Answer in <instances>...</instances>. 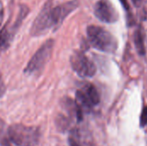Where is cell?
Returning <instances> with one entry per match:
<instances>
[{
	"label": "cell",
	"instance_id": "cell-1",
	"mask_svg": "<svg viewBox=\"0 0 147 146\" xmlns=\"http://www.w3.org/2000/svg\"><path fill=\"white\" fill-rule=\"evenodd\" d=\"M87 37L90 44L98 51L115 53L118 48L116 38L102 27L90 25L87 28Z\"/></svg>",
	"mask_w": 147,
	"mask_h": 146
},
{
	"label": "cell",
	"instance_id": "cell-2",
	"mask_svg": "<svg viewBox=\"0 0 147 146\" xmlns=\"http://www.w3.org/2000/svg\"><path fill=\"white\" fill-rule=\"evenodd\" d=\"M9 139L17 146H35L40 139L39 130L22 124H15L8 129Z\"/></svg>",
	"mask_w": 147,
	"mask_h": 146
},
{
	"label": "cell",
	"instance_id": "cell-3",
	"mask_svg": "<svg viewBox=\"0 0 147 146\" xmlns=\"http://www.w3.org/2000/svg\"><path fill=\"white\" fill-rule=\"evenodd\" d=\"M53 46L54 40L53 39L45 41L28 61L24 72L28 75H40L53 54Z\"/></svg>",
	"mask_w": 147,
	"mask_h": 146
},
{
	"label": "cell",
	"instance_id": "cell-4",
	"mask_svg": "<svg viewBox=\"0 0 147 146\" xmlns=\"http://www.w3.org/2000/svg\"><path fill=\"white\" fill-rule=\"evenodd\" d=\"M75 102L83 113L90 111L100 102V96L96 88L91 83L85 84L82 89L77 91Z\"/></svg>",
	"mask_w": 147,
	"mask_h": 146
},
{
	"label": "cell",
	"instance_id": "cell-5",
	"mask_svg": "<svg viewBox=\"0 0 147 146\" xmlns=\"http://www.w3.org/2000/svg\"><path fill=\"white\" fill-rule=\"evenodd\" d=\"M70 61L73 71L80 77H92L96 72V65L83 52H74Z\"/></svg>",
	"mask_w": 147,
	"mask_h": 146
},
{
	"label": "cell",
	"instance_id": "cell-6",
	"mask_svg": "<svg viewBox=\"0 0 147 146\" xmlns=\"http://www.w3.org/2000/svg\"><path fill=\"white\" fill-rule=\"evenodd\" d=\"M96 17L105 23H115L119 20V14L109 0H98L94 6Z\"/></svg>",
	"mask_w": 147,
	"mask_h": 146
},
{
	"label": "cell",
	"instance_id": "cell-7",
	"mask_svg": "<svg viewBox=\"0 0 147 146\" xmlns=\"http://www.w3.org/2000/svg\"><path fill=\"white\" fill-rule=\"evenodd\" d=\"M53 28H54V24L51 15V6L50 4H47L42 9L34 21L31 27V34L33 36H39Z\"/></svg>",
	"mask_w": 147,
	"mask_h": 146
},
{
	"label": "cell",
	"instance_id": "cell-8",
	"mask_svg": "<svg viewBox=\"0 0 147 146\" xmlns=\"http://www.w3.org/2000/svg\"><path fill=\"white\" fill-rule=\"evenodd\" d=\"M134 46L138 53L141 56L146 55V46H145V36L141 28H139L135 30L134 34Z\"/></svg>",
	"mask_w": 147,
	"mask_h": 146
},
{
	"label": "cell",
	"instance_id": "cell-9",
	"mask_svg": "<svg viewBox=\"0 0 147 146\" xmlns=\"http://www.w3.org/2000/svg\"><path fill=\"white\" fill-rule=\"evenodd\" d=\"M146 126H147V106L143 108L140 115V126L145 127Z\"/></svg>",
	"mask_w": 147,
	"mask_h": 146
},
{
	"label": "cell",
	"instance_id": "cell-10",
	"mask_svg": "<svg viewBox=\"0 0 147 146\" xmlns=\"http://www.w3.org/2000/svg\"><path fill=\"white\" fill-rule=\"evenodd\" d=\"M69 142H70V146H84L75 137H71Z\"/></svg>",
	"mask_w": 147,
	"mask_h": 146
},
{
	"label": "cell",
	"instance_id": "cell-11",
	"mask_svg": "<svg viewBox=\"0 0 147 146\" xmlns=\"http://www.w3.org/2000/svg\"><path fill=\"white\" fill-rule=\"evenodd\" d=\"M4 92H5V84L3 83V80L0 74V98L3 96Z\"/></svg>",
	"mask_w": 147,
	"mask_h": 146
},
{
	"label": "cell",
	"instance_id": "cell-12",
	"mask_svg": "<svg viewBox=\"0 0 147 146\" xmlns=\"http://www.w3.org/2000/svg\"><path fill=\"white\" fill-rule=\"evenodd\" d=\"M3 19V5L2 1L0 0V28H1V24Z\"/></svg>",
	"mask_w": 147,
	"mask_h": 146
},
{
	"label": "cell",
	"instance_id": "cell-13",
	"mask_svg": "<svg viewBox=\"0 0 147 146\" xmlns=\"http://www.w3.org/2000/svg\"><path fill=\"white\" fill-rule=\"evenodd\" d=\"M120 2L127 11H130V8H129V4H128L127 0H120Z\"/></svg>",
	"mask_w": 147,
	"mask_h": 146
},
{
	"label": "cell",
	"instance_id": "cell-14",
	"mask_svg": "<svg viewBox=\"0 0 147 146\" xmlns=\"http://www.w3.org/2000/svg\"><path fill=\"white\" fill-rule=\"evenodd\" d=\"M132 2H133V3L136 6V7H140V6H141L142 5V3H143V2H144V0H132Z\"/></svg>",
	"mask_w": 147,
	"mask_h": 146
}]
</instances>
